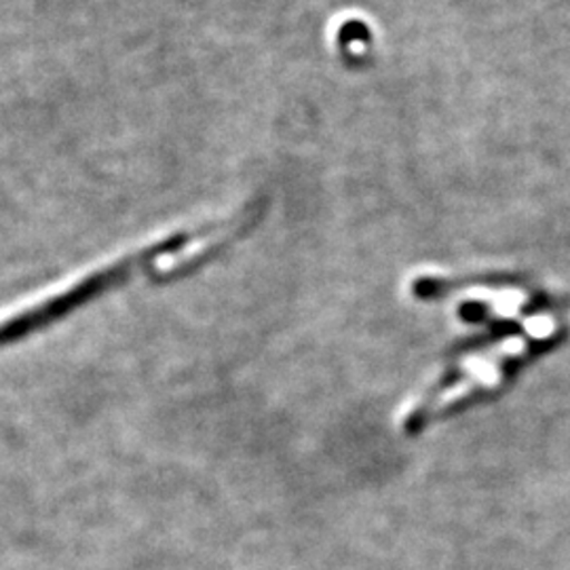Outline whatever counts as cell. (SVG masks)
<instances>
[{"label":"cell","mask_w":570,"mask_h":570,"mask_svg":"<svg viewBox=\"0 0 570 570\" xmlns=\"http://www.w3.org/2000/svg\"><path fill=\"white\" fill-rule=\"evenodd\" d=\"M216 226H207L193 233H178L174 237H167L161 244L153 247H144L140 252L125 256L115 265L104 266L100 271L87 275L81 282L70 285L56 296L45 298L39 305L30 306L11 315L9 320L0 322V348L18 345L26 338H32L45 330L60 324L61 320H68L72 313H77L82 306L91 305L96 301L110 294L112 289H119L122 285L134 282L144 273H148L165 256H171L193 244L195 239H202L205 235L214 233Z\"/></svg>","instance_id":"cell-1"}]
</instances>
